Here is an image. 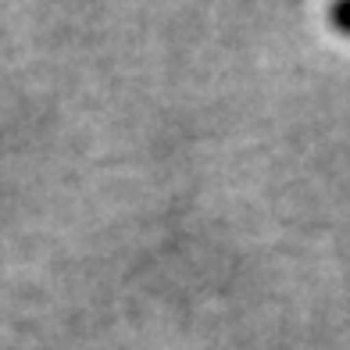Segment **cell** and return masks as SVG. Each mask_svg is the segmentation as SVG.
Returning a JSON list of instances; mask_svg holds the SVG:
<instances>
[{"label":"cell","instance_id":"1","mask_svg":"<svg viewBox=\"0 0 350 350\" xmlns=\"http://www.w3.org/2000/svg\"><path fill=\"white\" fill-rule=\"evenodd\" d=\"M329 18H332V25H336L343 36H350V0L332 4V8H329Z\"/></svg>","mask_w":350,"mask_h":350}]
</instances>
